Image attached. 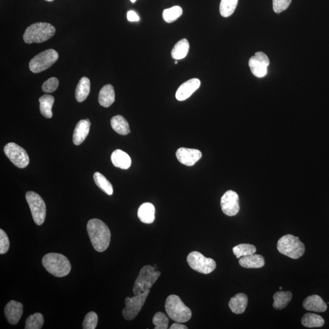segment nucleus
<instances>
[{"label": "nucleus", "instance_id": "nucleus-31", "mask_svg": "<svg viewBox=\"0 0 329 329\" xmlns=\"http://www.w3.org/2000/svg\"><path fill=\"white\" fill-rule=\"evenodd\" d=\"M233 251L236 257L240 258L255 254L257 249L255 246L251 245V244L243 243L234 247Z\"/></svg>", "mask_w": 329, "mask_h": 329}, {"label": "nucleus", "instance_id": "nucleus-12", "mask_svg": "<svg viewBox=\"0 0 329 329\" xmlns=\"http://www.w3.org/2000/svg\"><path fill=\"white\" fill-rule=\"evenodd\" d=\"M269 58L263 52H257L249 61L251 71L257 78H263L268 73Z\"/></svg>", "mask_w": 329, "mask_h": 329}, {"label": "nucleus", "instance_id": "nucleus-39", "mask_svg": "<svg viewBox=\"0 0 329 329\" xmlns=\"http://www.w3.org/2000/svg\"><path fill=\"white\" fill-rule=\"evenodd\" d=\"M292 3V0H272L273 10L276 13H281L286 10Z\"/></svg>", "mask_w": 329, "mask_h": 329}, {"label": "nucleus", "instance_id": "nucleus-42", "mask_svg": "<svg viewBox=\"0 0 329 329\" xmlns=\"http://www.w3.org/2000/svg\"><path fill=\"white\" fill-rule=\"evenodd\" d=\"M46 2H51L52 1H54V0H45Z\"/></svg>", "mask_w": 329, "mask_h": 329}, {"label": "nucleus", "instance_id": "nucleus-5", "mask_svg": "<svg viewBox=\"0 0 329 329\" xmlns=\"http://www.w3.org/2000/svg\"><path fill=\"white\" fill-rule=\"evenodd\" d=\"M277 248L280 253L293 259H298L304 255L305 248L299 238L287 234L281 237L277 244Z\"/></svg>", "mask_w": 329, "mask_h": 329}, {"label": "nucleus", "instance_id": "nucleus-7", "mask_svg": "<svg viewBox=\"0 0 329 329\" xmlns=\"http://www.w3.org/2000/svg\"><path fill=\"white\" fill-rule=\"evenodd\" d=\"M58 58L59 54L57 51L52 49H47L32 59L29 64V69L34 73L45 71L51 67Z\"/></svg>", "mask_w": 329, "mask_h": 329}, {"label": "nucleus", "instance_id": "nucleus-30", "mask_svg": "<svg viewBox=\"0 0 329 329\" xmlns=\"http://www.w3.org/2000/svg\"><path fill=\"white\" fill-rule=\"evenodd\" d=\"M94 181H95L96 186L99 189L107 194L108 195H112L113 194L114 190L113 185L107 180L105 176L99 172L95 173L93 175Z\"/></svg>", "mask_w": 329, "mask_h": 329}, {"label": "nucleus", "instance_id": "nucleus-23", "mask_svg": "<svg viewBox=\"0 0 329 329\" xmlns=\"http://www.w3.org/2000/svg\"><path fill=\"white\" fill-rule=\"evenodd\" d=\"M115 99H116V94L112 85L107 84L102 88L98 96L99 103L101 106L104 107L111 106L114 103Z\"/></svg>", "mask_w": 329, "mask_h": 329}, {"label": "nucleus", "instance_id": "nucleus-2", "mask_svg": "<svg viewBox=\"0 0 329 329\" xmlns=\"http://www.w3.org/2000/svg\"><path fill=\"white\" fill-rule=\"evenodd\" d=\"M42 265L47 271L57 278L68 275L72 269L68 258L58 253L46 254L42 258Z\"/></svg>", "mask_w": 329, "mask_h": 329}, {"label": "nucleus", "instance_id": "nucleus-9", "mask_svg": "<svg viewBox=\"0 0 329 329\" xmlns=\"http://www.w3.org/2000/svg\"><path fill=\"white\" fill-rule=\"evenodd\" d=\"M187 262L191 268L202 274L208 275L216 268L215 261L212 258L205 257L200 252H190L187 257Z\"/></svg>", "mask_w": 329, "mask_h": 329}, {"label": "nucleus", "instance_id": "nucleus-45", "mask_svg": "<svg viewBox=\"0 0 329 329\" xmlns=\"http://www.w3.org/2000/svg\"><path fill=\"white\" fill-rule=\"evenodd\" d=\"M282 289H283V287H280V288H279V289H280V290H282Z\"/></svg>", "mask_w": 329, "mask_h": 329}, {"label": "nucleus", "instance_id": "nucleus-25", "mask_svg": "<svg viewBox=\"0 0 329 329\" xmlns=\"http://www.w3.org/2000/svg\"><path fill=\"white\" fill-rule=\"evenodd\" d=\"M112 128L116 133L125 136L130 133L129 123L124 117L122 116H116L111 119Z\"/></svg>", "mask_w": 329, "mask_h": 329}, {"label": "nucleus", "instance_id": "nucleus-17", "mask_svg": "<svg viewBox=\"0 0 329 329\" xmlns=\"http://www.w3.org/2000/svg\"><path fill=\"white\" fill-rule=\"evenodd\" d=\"M91 123L89 119L80 120L76 125L73 136V143L80 145L89 135Z\"/></svg>", "mask_w": 329, "mask_h": 329}, {"label": "nucleus", "instance_id": "nucleus-11", "mask_svg": "<svg viewBox=\"0 0 329 329\" xmlns=\"http://www.w3.org/2000/svg\"><path fill=\"white\" fill-rule=\"evenodd\" d=\"M4 152L14 166L18 168L24 169L28 166L29 158L27 152L16 143H8L5 146Z\"/></svg>", "mask_w": 329, "mask_h": 329}, {"label": "nucleus", "instance_id": "nucleus-20", "mask_svg": "<svg viewBox=\"0 0 329 329\" xmlns=\"http://www.w3.org/2000/svg\"><path fill=\"white\" fill-rule=\"evenodd\" d=\"M111 160L117 168L127 170L131 166V158L126 152L121 149H117L111 155Z\"/></svg>", "mask_w": 329, "mask_h": 329}, {"label": "nucleus", "instance_id": "nucleus-35", "mask_svg": "<svg viewBox=\"0 0 329 329\" xmlns=\"http://www.w3.org/2000/svg\"><path fill=\"white\" fill-rule=\"evenodd\" d=\"M155 329H167L169 327V319L166 314L158 311L155 314L152 319Z\"/></svg>", "mask_w": 329, "mask_h": 329}, {"label": "nucleus", "instance_id": "nucleus-29", "mask_svg": "<svg viewBox=\"0 0 329 329\" xmlns=\"http://www.w3.org/2000/svg\"><path fill=\"white\" fill-rule=\"evenodd\" d=\"M301 322L302 325L308 328L321 327L325 323L322 316L311 313L305 314L302 317Z\"/></svg>", "mask_w": 329, "mask_h": 329}, {"label": "nucleus", "instance_id": "nucleus-32", "mask_svg": "<svg viewBox=\"0 0 329 329\" xmlns=\"http://www.w3.org/2000/svg\"><path fill=\"white\" fill-rule=\"evenodd\" d=\"M183 13V9L178 6H176L163 11V19L167 23L174 22L182 16Z\"/></svg>", "mask_w": 329, "mask_h": 329}, {"label": "nucleus", "instance_id": "nucleus-40", "mask_svg": "<svg viewBox=\"0 0 329 329\" xmlns=\"http://www.w3.org/2000/svg\"><path fill=\"white\" fill-rule=\"evenodd\" d=\"M127 18L129 21L131 22H139L140 20L139 16L133 11L128 12Z\"/></svg>", "mask_w": 329, "mask_h": 329}, {"label": "nucleus", "instance_id": "nucleus-41", "mask_svg": "<svg viewBox=\"0 0 329 329\" xmlns=\"http://www.w3.org/2000/svg\"><path fill=\"white\" fill-rule=\"evenodd\" d=\"M170 329H187L186 325L182 324L181 322H175L171 325Z\"/></svg>", "mask_w": 329, "mask_h": 329}, {"label": "nucleus", "instance_id": "nucleus-13", "mask_svg": "<svg viewBox=\"0 0 329 329\" xmlns=\"http://www.w3.org/2000/svg\"><path fill=\"white\" fill-rule=\"evenodd\" d=\"M221 207L225 215L233 216L236 215L240 211L239 196L233 190H228L222 196Z\"/></svg>", "mask_w": 329, "mask_h": 329}, {"label": "nucleus", "instance_id": "nucleus-14", "mask_svg": "<svg viewBox=\"0 0 329 329\" xmlns=\"http://www.w3.org/2000/svg\"><path fill=\"white\" fill-rule=\"evenodd\" d=\"M179 162L186 166H193L202 157L201 152L198 149L181 148L176 153Z\"/></svg>", "mask_w": 329, "mask_h": 329}, {"label": "nucleus", "instance_id": "nucleus-26", "mask_svg": "<svg viewBox=\"0 0 329 329\" xmlns=\"http://www.w3.org/2000/svg\"><path fill=\"white\" fill-rule=\"evenodd\" d=\"M190 44L186 39L179 40L172 51V57L175 60H181L186 58L189 51Z\"/></svg>", "mask_w": 329, "mask_h": 329}, {"label": "nucleus", "instance_id": "nucleus-10", "mask_svg": "<svg viewBox=\"0 0 329 329\" xmlns=\"http://www.w3.org/2000/svg\"><path fill=\"white\" fill-rule=\"evenodd\" d=\"M150 293L149 290L140 295H134L133 297H127L125 299V307L122 313L126 320H132L136 318L145 304L146 299Z\"/></svg>", "mask_w": 329, "mask_h": 329}, {"label": "nucleus", "instance_id": "nucleus-21", "mask_svg": "<svg viewBox=\"0 0 329 329\" xmlns=\"http://www.w3.org/2000/svg\"><path fill=\"white\" fill-rule=\"evenodd\" d=\"M265 261L262 255L252 254L240 258L239 264L245 268H260L265 265Z\"/></svg>", "mask_w": 329, "mask_h": 329}, {"label": "nucleus", "instance_id": "nucleus-1", "mask_svg": "<svg viewBox=\"0 0 329 329\" xmlns=\"http://www.w3.org/2000/svg\"><path fill=\"white\" fill-rule=\"evenodd\" d=\"M88 234L94 249L96 251L104 252L111 242V231L108 226L99 219L89 220L87 225Z\"/></svg>", "mask_w": 329, "mask_h": 329}, {"label": "nucleus", "instance_id": "nucleus-6", "mask_svg": "<svg viewBox=\"0 0 329 329\" xmlns=\"http://www.w3.org/2000/svg\"><path fill=\"white\" fill-rule=\"evenodd\" d=\"M160 276V272L155 271L154 267L146 265L141 269L135 281L133 287L134 295H140L151 289Z\"/></svg>", "mask_w": 329, "mask_h": 329}, {"label": "nucleus", "instance_id": "nucleus-24", "mask_svg": "<svg viewBox=\"0 0 329 329\" xmlns=\"http://www.w3.org/2000/svg\"><path fill=\"white\" fill-rule=\"evenodd\" d=\"M90 92V81L87 77H82L79 80L75 91L76 100L82 102L86 100Z\"/></svg>", "mask_w": 329, "mask_h": 329}, {"label": "nucleus", "instance_id": "nucleus-37", "mask_svg": "<svg viewBox=\"0 0 329 329\" xmlns=\"http://www.w3.org/2000/svg\"><path fill=\"white\" fill-rule=\"evenodd\" d=\"M58 86V79L57 78L52 77L44 82L42 89L44 92L52 93L57 90Z\"/></svg>", "mask_w": 329, "mask_h": 329}, {"label": "nucleus", "instance_id": "nucleus-44", "mask_svg": "<svg viewBox=\"0 0 329 329\" xmlns=\"http://www.w3.org/2000/svg\"><path fill=\"white\" fill-rule=\"evenodd\" d=\"M178 63V61H177V60H176L175 63V64H177Z\"/></svg>", "mask_w": 329, "mask_h": 329}, {"label": "nucleus", "instance_id": "nucleus-8", "mask_svg": "<svg viewBox=\"0 0 329 329\" xmlns=\"http://www.w3.org/2000/svg\"><path fill=\"white\" fill-rule=\"evenodd\" d=\"M26 199L30 208L34 222L38 226L43 225L46 213L45 202L37 193L34 192L26 193Z\"/></svg>", "mask_w": 329, "mask_h": 329}, {"label": "nucleus", "instance_id": "nucleus-43", "mask_svg": "<svg viewBox=\"0 0 329 329\" xmlns=\"http://www.w3.org/2000/svg\"><path fill=\"white\" fill-rule=\"evenodd\" d=\"M136 1H137V0H131V2L132 3H135V2H136Z\"/></svg>", "mask_w": 329, "mask_h": 329}, {"label": "nucleus", "instance_id": "nucleus-34", "mask_svg": "<svg viewBox=\"0 0 329 329\" xmlns=\"http://www.w3.org/2000/svg\"><path fill=\"white\" fill-rule=\"evenodd\" d=\"M44 324L43 316L40 313H36L28 316L26 320L25 329H40Z\"/></svg>", "mask_w": 329, "mask_h": 329}, {"label": "nucleus", "instance_id": "nucleus-4", "mask_svg": "<svg viewBox=\"0 0 329 329\" xmlns=\"http://www.w3.org/2000/svg\"><path fill=\"white\" fill-rule=\"evenodd\" d=\"M56 29L48 23H34L26 29L23 40L26 43H42L54 36Z\"/></svg>", "mask_w": 329, "mask_h": 329}, {"label": "nucleus", "instance_id": "nucleus-16", "mask_svg": "<svg viewBox=\"0 0 329 329\" xmlns=\"http://www.w3.org/2000/svg\"><path fill=\"white\" fill-rule=\"evenodd\" d=\"M6 318L10 324H18L23 315V305L16 301H11L5 308Z\"/></svg>", "mask_w": 329, "mask_h": 329}, {"label": "nucleus", "instance_id": "nucleus-38", "mask_svg": "<svg viewBox=\"0 0 329 329\" xmlns=\"http://www.w3.org/2000/svg\"><path fill=\"white\" fill-rule=\"evenodd\" d=\"M10 243L7 234L3 229H0V254H5L10 249Z\"/></svg>", "mask_w": 329, "mask_h": 329}, {"label": "nucleus", "instance_id": "nucleus-27", "mask_svg": "<svg viewBox=\"0 0 329 329\" xmlns=\"http://www.w3.org/2000/svg\"><path fill=\"white\" fill-rule=\"evenodd\" d=\"M40 113L46 119L52 117V107L54 104V97L50 95H44L39 98Z\"/></svg>", "mask_w": 329, "mask_h": 329}, {"label": "nucleus", "instance_id": "nucleus-15", "mask_svg": "<svg viewBox=\"0 0 329 329\" xmlns=\"http://www.w3.org/2000/svg\"><path fill=\"white\" fill-rule=\"evenodd\" d=\"M201 86V81L197 78H193L185 82L178 88L176 93V98L178 101H183L190 98Z\"/></svg>", "mask_w": 329, "mask_h": 329}, {"label": "nucleus", "instance_id": "nucleus-19", "mask_svg": "<svg viewBox=\"0 0 329 329\" xmlns=\"http://www.w3.org/2000/svg\"><path fill=\"white\" fill-rule=\"evenodd\" d=\"M248 303V296L244 293H238L229 301V307L233 313L242 314L245 312Z\"/></svg>", "mask_w": 329, "mask_h": 329}, {"label": "nucleus", "instance_id": "nucleus-33", "mask_svg": "<svg viewBox=\"0 0 329 329\" xmlns=\"http://www.w3.org/2000/svg\"><path fill=\"white\" fill-rule=\"evenodd\" d=\"M237 4L238 0H222L220 6V14L224 17L231 16L236 10Z\"/></svg>", "mask_w": 329, "mask_h": 329}, {"label": "nucleus", "instance_id": "nucleus-3", "mask_svg": "<svg viewBox=\"0 0 329 329\" xmlns=\"http://www.w3.org/2000/svg\"><path fill=\"white\" fill-rule=\"evenodd\" d=\"M164 307L170 318L176 322H186L192 318V311L177 295L169 296Z\"/></svg>", "mask_w": 329, "mask_h": 329}, {"label": "nucleus", "instance_id": "nucleus-36", "mask_svg": "<svg viewBox=\"0 0 329 329\" xmlns=\"http://www.w3.org/2000/svg\"><path fill=\"white\" fill-rule=\"evenodd\" d=\"M98 317L93 311H90L85 316L82 328L84 329H95L98 324Z\"/></svg>", "mask_w": 329, "mask_h": 329}, {"label": "nucleus", "instance_id": "nucleus-28", "mask_svg": "<svg viewBox=\"0 0 329 329\" xmlns=\"http://www.w3.org/2000/svg\"><path fill=\"white\" fill-rule=\"evenodd\" d=\"M273 307L276 310H282L286 308L292 299V293L290 292H278L274 296Z\"/></svg>", "mask_w": 329, "mask_h": 329}, {"label": "nucleus", "instance_id": "nucleus-22", "mask_svg": "<svg viewBox=\"0 0 329 329\" xmlns=\"http://www.w3.org/2000/svg\"><path fill=\"white\" fill-rule=\"evenodd\" d=\"M155 212L154 205L149 202H145L141 205L138 210V217L142 223L151 224L155 220Z\"/></svg>", "mask_w": 329, "mask_h": 329}, {"label": "nucleus", "instance_id": "nucleus-18", "mask_svg": "<svg viewBox=\"0 0 329 329\" xmlns=\"http://www.w3.org/2000/svg\"><path fill=\"white\" fill-rule=\"evenodd\" d=\"M303 307L305 310L315 312H324L327 309L325 302L319 296L316 295L308 296L305 299Z\"/></svg>", "mask_w": 329, "mask_h": 329}]
</instances>
